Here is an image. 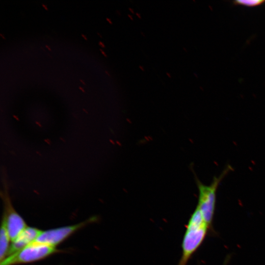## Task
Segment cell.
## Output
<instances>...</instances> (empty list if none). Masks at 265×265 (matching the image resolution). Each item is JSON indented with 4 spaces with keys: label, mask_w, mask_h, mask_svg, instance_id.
Listing matches in <instances>:
<instances>
[{
    "label": "cell",
    "mask_w": 265,
    "mask_h": 265,
    "mask_svg": "<svg viewBox=\"0 0 265 265\" xmlns=\"http://www.w3.org/2000/svg\"><path fill=\"white\" fill-rule=\"evenodd\" d=\"M265 2L264 0H235L234 3L236 5H242L249 7H254L263 4Z\"/></svg>",
    "instance_id": "cell-8"
},
{
    "label": "cell",
    "mask_w": 265,
    "mask_h": 265,
    "mask_svg": "<svg viewBox=\"0 0 265 265\" xmlns=\"http://www.w3.org/2000/svg\"><path fill=\"white\" fill-rule=\"evenodd\" d=\"M129 10H131L132 13H134L133 10L131 8H129Z\"/></svg>",
    "instance_id": "cell-16"
},
{
    "label": "cell",
    "mask_w": 265,
    "mask_h": 265,
    "mask_svg": "<svg viewBox=\"0 0 265 265\" xmlns=\"http://www.w3.org/2000/svg\"><path fill=\"white\" fill-rule=\"evenodd\" d=\"M11 241L3 221H2L0 236V261L5 258L8 253Z\"/></svg>",
    "instance_id": "cell-7"
},
{
    "label": "cell",
    "mask_w": 265,
    "mask_h": 265,
    "mask_svg": "<svg viewBox=\"0 0 265 265\" xmlns=\"http://www.w3.org/2000/svg\"><path fill=\"white\" fill-rule=\"evenodd\" d=\"M210 229L200 211L196 207L186 226L182 243V255L177 265H187L204 241Z\"/></svg>",
    "instance_id": "cell-1"
},
{
    "label": "cell",
    "mask_w": 265,
    "mask_h": 265,
    "mask_svg": "<svg viewBox=\"0 0 265 265\" xmlns=\"http://www.w3.org/2000/svg\"><path fill=\"white\" fill-rule=\"evenodd\" d=\"M139 68H140L141 69H142V71H144V68H143V67L141 66H140V65L139 66Z\"/></svg>",
    "instance_id": "cell-18"
},
{
    "label": "cell",
    "mask_w": 265,
    "mask_h": 265,
    "mask_svg": "<svg viewBox=\"0 0 265 265\" xmlns=\"http://www.w3.org/2000/svg\"><path fill=\"white\" fill-rule=\"evenodd\" d=\"M0 35H1V36L2 37L3 39H5V37L2 34L0 33Z\"/></svg>",
    "instance_id": "cell-20"
},
{
    "label": "cell",
    "mask_w": 265,
    "mask_h": 265,
    "mask_svg": "<svg viewBox=\"0 0 265 265\" xmlns=\"http://www.w3.org/2000/svg\"><path fill=\"white\" fill-rule=\"evenodd\" d=\"M136 15H137V16H138L139 18H141V17L140 16V15L138 13H136Z\"/></svg>",
    "instance_id": "cell-14"
},
{
    "label": "cell",
    "mask_w": 265,
    "mask_h": 265,
    "mask_svg": "<svg viewBox=\"0 0 265 265\" xmlns=\"http://www.w3.org/2000/svg\"><path fill=\"white\" fill-rule=\"evenodd\" d=\"M95 220V217H92L75 225L42 231L35 242L55 247L76 231Z\"/></svg>",
    "instance_id": "cell-5"
},
{
    "label": "cell",
    "mask_w": 265,
    "mask_h": 265,
    "mask_svg": "<svg viewBox=\"0 0 265 265\" xmlns=\"http://www.w3.org/2000/svg\"><path fill=\"white\" fill-rule=\"evenodd\" d=\"M79 88L80 89H81L83 92H85L84 90L83 89V88L82 87H81V86H79Z\"/></svg>",
    "instance_id": "cell-13"
},
{
    "label": "cell",
    "mask_w": 265,
    "mask_h": 265,
    "mask_svg": "<svg viewBox=\"0 0 265 265\" xmlns=\"http://www.w3.org/2000/svg\"><path fill=\"white\" fill-rule=\"evenodd\" d=\"M128 16H129V17L130 18H131V19L132 20V19H133L132 17L131 16V15H130V14H128Z\"/></svg>",
    "instance_id": "cell-19"
},
{
    "label": "cell",
    "mask_w": 265,
    "mask_h": 265,
    "mask_svg": "<svg viewBox=\"0 0 265 265\" xmlns=\"http://www.w3.org/2000/svg\"><path fill=\"white\" fill-rule=\"evenodd\" d=\"M166 74L168 76H169V77H171L170 74L169 73L167 72Z\"/></svg>",
    "instance_id": "cell-21"
},
{
    "label": "cell",
    "mask_w": 265,
    "mask_h": 265,
    "mask_svg": "<svg viewBox=\"0 0 265 265\" xmlns=\"http://www.w3.org/2000/svg\"><path fill=\"white\" fill-rule=\"evenodd\" d=\"M99 44L100 45H101V46L102 47H103V48L105 47L104 44L102 42H101V41H99Z\"/></svg>",
    "instance_id": "cell-9"
},
{
    "label": "cell",
    "mask_w": 265,
    "mask_h": 265,
    "mask_svg": "<svg viewBox=\"0 0 265 265\" xmlns=\"http://www.w3.org/2000/svg\"><path fill=\"white\" fill-rule=\"evenodd\" d=\"M106 73L108 75H109V76L110 75L106 71Z\"/></svg>",
    "instance_id": "cell-23"
},
{
    "label": "cell",
    "mask_w": 265,
    "mask_h": 265,
    "mask_svg": "<svg viewBox=\"0 0 265 265\" xmlns=\"http://www.w3.org/2000/svg\"><path fill=\"white\" fill-rule=\"evenodd\" d=\"M3 189L1 195L4 204V212L2 221L10 240L13 241L26 227L22 217L15 211L11 202L8 193V183L5 173L2 176Z\"/></svg>",
    "instance_id": "cell-4"
},
{
    "label": "cell",
    "mask_w": 265,
    "mask_h": 265,
    "mask_svg": "<svg viewBox=\"0 0 265 265\" xmlns=\"http://www.w3.org/2000/svg\"><path fill=\"white\" fill-rule=\"evenodd\" d=\"M42 6L46 9V10H48V8L47 7V6L44 4H42Z\"/></svg>",
    "instance_id": "cell-12"
},
{
    "label": "cell",
    "mask_w": 265,
    "mask_h": 265,
    "mask_svg": "<svg viewBox=\"0 0 265 265\" xmlns=\"http://www.w3.org/2000/svg\"><path fill=\"white\" fill-rule=\"evenodd\" d=\"M58 250L55 246L33 242L19 251L7 256L0 261V265H15L39 261Z\"/></svg>",
    "instance_id": "cell-3"
},
{
    "label": "cell",
    "mask_w": 265,
    "mask_h": 265,
    "mask_svg": "<svg viewBox=\"0 0 265 265\" xmlns=\"http://www.w3.org/2000/svg\"><path fill=\"white\" fill-rule=\"evenodd\" d=\"M231 170V166H227L220 175L213 178L212 182L209 185L203 184L195 177L198 189V201L196 207L200 211L210 229L212 227L215 211L217 190L221 181Z\"/></svg>",
    "instance_id": "cell-2"
},
{
    "label": "cell",
    "mask_w": 265,
    "mask_h": 265,
    "mask_svg": "<svg viewBox=\"0 0 265 265\" xmlns=\"http://www.w3.org/2000/svg\"><path fill=\"white\" fill-rule=\"evenodd\" d=\"M80 81L82 82L84 84H85V83L82 80L80 79Z\"/></svg>",
    "instance_id": "cell-22"
},
{
    "label": "cell",
    "mask_w": 265,
    "mask_h": 265,
    "mask_svg": "<svg viewBox=\"0 0 265 265\" xmlns=\"http://www.w3.org/2000/svg\"><path fill=\"white\" fill-rule=\"evenodd\" d=\"M42 232V231L36 228L27 227L12 241L7 256L19 251L34 242Z\"/></svg>",
    "instance_id": "cell-6"
},
{
    "label": "cell",
    "mask_w": 265,
    "mask_h": 265,
    "mask_svg": "<svg viewBox=\"0 0 265 265\" xmlns=\"http://www.w3.org/2000/svg\"><path fill=\"white\" fill-rule=\"evenodd\" d=\"M106 19L109 22V23L112 24V22L111 21V20L110 19L106 18Z\"/></svg>",
    "instance_id": "cell-11"
},
{
    "label": "cell",
    "mask_w": 265,
    "mask_h": 265,
    "mask_svg": "<svg viewBox=\"0 0 265 265\" xmlns=\"http://www.w3.org/2000/svg\"><path fill=\"white\" fill-rule=\"evenodd\" d=\"M46 47L48 48L50 51L51 50V49L48 45H46Z\"/></svg>",
    "instance_id": "cell-17"
},
{
    "label": "cell",
    "mask_w": 265,
    "mask_h": 265,
    "mask_svg": "<svg viewBox=\"0 0 265 265\" xmlns=\"http://www.w3.org/2000/svg\"><path fill=\"white\" fill-rule=\"evenodd\" d=\"M100 50L101 51V53L105 56H107V55L106 54V53L103 51L101 49H100Z\"/></svg>",
    "instance_id": "cell-10"
},
{
    "label": "cell",
    "mask_w": 265,
    "mask_h": 265,
    "mask_svg": "<svg viewBox=\"0 0 265 265\" xmlns=\"http://www.w3.org/2000/svg\"><path fill=\"white\" fill-rule=\"evenodd\" d=\"M81 35H82V37H84V38L85 39L87 40V37H86L84 35H83V34H82Z\"/></svg>",
    "instance_id": "cell-15"
}]
</instances>
